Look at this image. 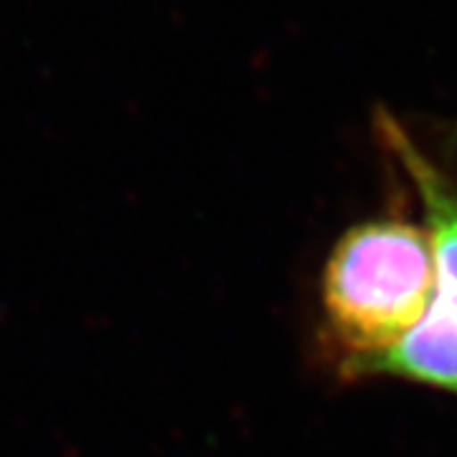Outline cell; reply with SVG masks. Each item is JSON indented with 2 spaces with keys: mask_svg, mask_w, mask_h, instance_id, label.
<instances>
[{
  "mask_svg": "<svg viewBox=\"0 0 457 457\" xmlns=\"http://www.w3.org/2000/svg\"><path fill=\"white\" fill-rule=\"evenodd\" d=\"M376 125L422 204V224L435 252V290L425 318L404 341L351 366L341 378H396L457 396V183L429 161L396 117L378 112Z\"/></svg>",
  "mask_w": 457,
  "mask_h": 457,
  "instance_id": "obj_2",
  "label": "cell"
},
{
  "mask_svg": "<svg viewBox=\"0 0 457 457\" xmlns=\"http://www.w3.org/2000/svg\"><path fill=\"white\" fill-rule=\"evenodd\" d=\"M432 290L425 224L378 216L343 231L320 278V341L336 374L404 341L425 318Z\"/></svg>",
  "mask_w": 457,
  "mask_h": 457,
  "instance_id": "obj_1",
  "label": "cell"
}]
</instances>
